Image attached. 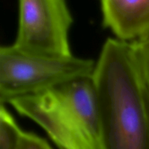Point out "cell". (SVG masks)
<instances>
[{"mask_svg": "<svg viewBox=\"0 0 149 149\" xmlns=\"http://www.w3.org/2000/svg\"><path fill=\"white\" fill-rule=\"evenodd\" d=\"M92 81L103 149H149L144 82L130 42L106 39Z\"/></svg>", "mask_w": 149, "mask_h": 149, "instance_id": "obj_1", "label": "cell"}, {"mask_svg": "<svg viewBox=\"0 0 149 149\" xmlns=\"http://www.w3.org/2000/svg\"><path fill=\"white\" fill-rule=\"evenodd\" d=\"M9 104L44 130L59 149H103L92 78L15 99Z\"/></svg>", "mask_w": 149, "mask_h": 149, "instance_id": "obj_2", "label": "cell"}, {"mask_svg": "<svg viewBox=\"0 0 149 149\" xmlns=\"http://www.w3.org/2000/svg\"><path fill=\"white\" fill-rule=\"evenodd\" d=\"M96 61L28 52L12 44L0 48V103L92 78Z\"/></svg>", "mask_w": 149, "mask_h": 149, "instance_id": "obj_3", "label": "cell"}, {"mask_svg": "<svg viewBox=\"0 0 149 149\" xmlns=\"http://www.w3.org/2000/svg\"><path fill=\"white\" fill-rule=\"evenodd\" d=\"M72 15L65 0H19V19L13 45L36 53L72 54L69 34Z\"/></svg>", "mask_w": 149, "mask_h": 149, "instance_id": "obj_4", "label": "cell"}, {"mask_svg": "<svg viewBox=\"0 0 149 149\" xmlns=\"http://www.w3.org/2000/svg\"><path fill=\"white\" fill-rule=\"evenodd\" d=\"M103 24L115 38L133 42L149 33V0L101 1Z\"/></svg>", "mask_w": 149, "mask_h": 149, "instance_id": "obj_5", "label": "cell"}, {"mask_svg": "<svg viewBox=\"0 0 149 149\" xmlns=\"http://www.w3.org/2000/svg\"><path fill=\"white\" fill-rule=\"evenodd\" d=\"M5 105L0 107V149H18L23 132Z\"/></svg>", "mask_w": 149, "mask_h": 149, "instance_id": "obj_6", "label": "cell"}, {"mask_svg": "<svg viewBox=\"0 0 149 149\" xmlns=\"http://www.w3.org/2000/svg\"><path fill=\"white\" fill-rule=\"evenodd\" d=\"M130 43L143 79L149 87V33Z\"/></svg>", "mask_w": 149, "mask_h": 149, "instance_id": "obj_7", "label": "cell"}, {"mask_svg": "<svg viewBox=\"0 0 149 149\" xmlns=\"http://www.w3.org/2000/svg\"><path fill=\"white\" fill-rule=\"evenodd\" d=\"M18 149H52L49 144L33 132L23 131Z\"/></svg>", "mask_w": 149, "mask_h": 149, "instance_id": "obj_8", "label": "cell"}, {"mask_svg": "<svg viewBox=\"0 0 149 149\" xmlns=\"http://www.w3.org/2000/svg\"><path fill=\"white\" fill-rule=\"evenodd\" d=\"M144 94H145L146 102L147 109H148V116H149V88L147 86H144Z\"/></svg>", "mask_w": 149, "mask_h": 149, "instance_id": "obj_9", "label": "cell"}]
</instances>
